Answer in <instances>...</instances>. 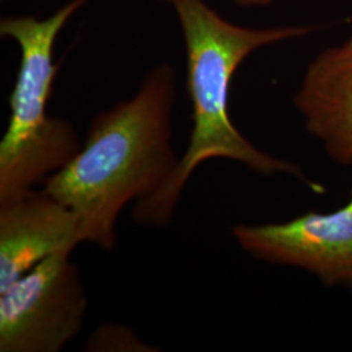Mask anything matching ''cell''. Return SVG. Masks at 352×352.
Here are the masks:
<instances>
[{
    "mask_svg": "<svg viewBox=\"0 0 352 352\" xmlns=\"http://www.w3.org/2000/svg\"><path fill=\"white\" fill-rule=\"evenodd\" d=\"M243 251L272 264L304 269L327 286L352 289V200L331 213L302 214L283 223L236 225Z\"/></svg>",
    "mask_w": 352,
    "mask_h": 352,
    "instance_id": "obj_5",
    "label": "cell"
},
{
    "mask_svg": "<svg viewBox=\"0 0 352 352\" xmlns=\"http://www.w3.org/2000/svg\"><path fill=\"white\" fill-rule=\"evenodd\" d=\"M351 200H352V195H351Z\"/></svg>",
    "mask_w": 352,
    "mask_h": 352,
    "instance_id": "obj_10",
    "label": "cell"
},
{
    "mask_svg": "<svg viewBox=\"0 0 352 352\" xmlns=\"http://www.w3.org/2000/svg\"><path fill=\"white\" fill-rule=\"evenodd\" d=\"M277 0H235V3L239 7H244V8H252V7H265L267 4H272Z\"/></svg>",
    "mask_w": 352,
    "mask_h": 352,
    "instance_id": "obj_9",
    "label": "cell"
},
{
    "mask_svg": "<svg viewBox=\"0 0 352 352\" xmlns=\"http://www.w3.org/2000/svg\"><path fill=\"white\" fill-rule=\"evenodd\" d=\"M294 104L327 154L338 164H352V37L309 63Z\"/></svg>",
    "mask_w": 352,
    "mask_h": 352,
    "instance_id": "obj_7",
    "label": "cell"
},
{
    "mask_svg": "<svg viewBox=\"0 0 352 352\" xmlns=\"http://www.w3.org/2000/svg\"><path fill=\"white\" fill-rule=\"evenodd\" d=\"M89 302L69 252L0 291V352H59L81 333Z\"/></svg>",
    "mask_w": 352,
    "mask_h": 352,
    "instance_id": "obj_4",
    "label": "cell"
},
{
    "mask_svg": "<svg viewBox=\"0 0 352 352\" xmlns=\"http://www.w3.org/2000/svg\"><path fill=\"white\" fill-rule=\"evenodd\" d=\"M111 340H115L111 351H141L146 350L142 347H148L138 338L132 329L120 325H104L98 327L96 334L88 342L87 347H89L88 350L90 351H102L103 347Z\"/></svg>",
    "mask_w": 352,
    "mask_h": 352,
    "instance_id": "obj_8",
    "label": "cell"
},
{
    "mask_svg": "<svg viewBox=\"0 0 352 352\" xmlns=\"http://www.w3.org/2000/svg\"><path fill=\"white\" fill-rule=\"evenodd\" d=\"M89 0H71L45 19L7 16L0 36L20 47L10 94V120L0 141V204L26 193L69 164L81 149L74 126L50 116L47 104L58 75L54 47L64 26Z\"/></svg>",
    "mask_w": 352,
    "mask_h": 352,
    "instance_id": "obj_3",
    "label": "cell"
},
{
    "mask_svg": "<svg viewBox=\"0 0 352 352\" xmlns=\"http://www.w3.org/2000/svg\"><path fill=\"white\" fill-rule=\"evenodd\" d=\"M175 68L157 64L132 98L93 118L75 158L43 182V189L78 217L82 243L113 251L126 205L149 199L175 174Z\"/></svg>",
    "mask_w": 352,
    "mask_h": 352,
    "instance_id": "obj_1",
    "label": "cell"
},
{
    "mask_svg": "<svg viewBox=\"0 0 352 352\" xmlns=\"http://www.w3.org/2000/svg\"><path fill=\"white\" fill-rule=\"evenodd\" d=\"M176 13L187 55V89L192 103L188 148L171 180L149 199L136 202L133 221L141 226L166 227L200 164L230 160L258 174L300 175L298 166L260 151L244 138L228 113L231 80L254 51L305 37L309 26L247 28L222 17L205 0H161Z\"/></svg>",
    "mask_w": 352,
    "mask_h": 352,
    "instance_id": "obj_2",
    "label": "cell"
},
{
    "mask_svg": "<svg viewBox=\"0 0 352 352\" xmlns=\"http://www.w3.org/2000/svg\"><path fill=\"white\" fill-rule=\"evenodd\" d=\"M82 243L78 217L45 189L0 204V291L36 265Z\"/></svg>",
    "mask_w": 352,
    "mask_h": 352,
    "instance_id": "obj_6",
    "label": "cell"
}]
</instances>
